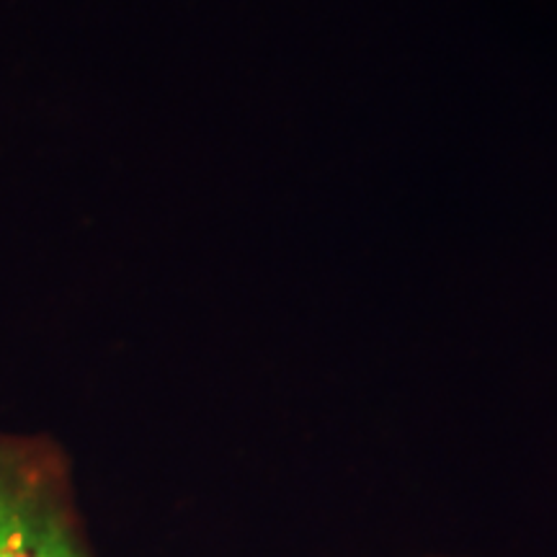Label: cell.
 I'll use <instances>...</instances> for the list:
<instances>
[{"label":"cell","instance_id":"1","mask_svg":"<svg viewBox=\"0 0 557 557\" xmlns=\"http://www.w3.org/2000/svg\"><path fill=\"white\" fill-rule=\"evenodd\" d=\"M0 557H86L60 500L0 449Z\"/></svg>","mask_w":557,"mask_h":557}]
</instances>
